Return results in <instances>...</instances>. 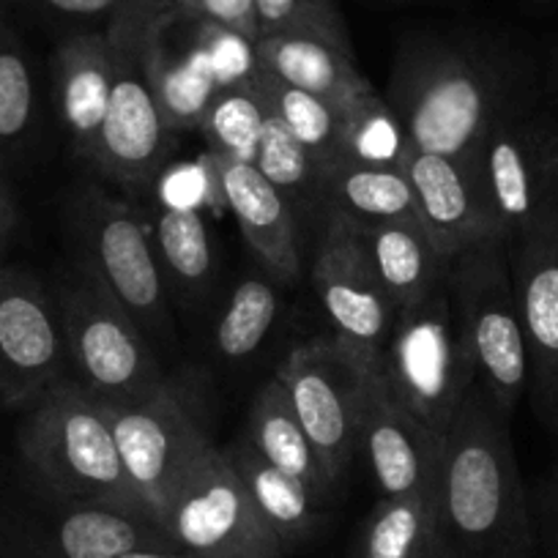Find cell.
I'll list each match as a JSON object with an SVG mask.
<instances>
[{
  "instance_id": "obj_38",
  "label": "cell",
  "mask_w": 558,
  "mask_h": 558,
  "mask_svg": "<svg viewBox=\"0 0 558 558\" xmlns=\"http://www.w3.org/2000/svg\"><path fill=\"white\" fill-rule=\"evenodd\" d=\"M165 7L179 20L219 25L250 41L260 39L255 0H165Z\"/></svg>"
},
{
  "instance_id": "obj_15",
  "label": "cell",
  "mask_w": 558,
  "mask_h": 558,
  "mask_svg": "<svg viewBox=\"0 0 558 558\" xmlns=\"http://www.w3.org/2000/svg\"><path fill=\"white\" fill-rule=\"evenodd\" d=\"M69 375L61 313L34 274L0 266V405L28 408Z\"/></svg>"
},
{
  "instance_id": "obj_26",
  "label": "cell",
  "mask_w": 558,
  "mask_h": 558,
  "mask_svg": "<svg viewBox=\"0 0 558 558\" xmlns=\"http://www.w3.org/2000/svg\"><path fill=\"white\" fill-rule=\"evenodd\" d=\"M353 558H447L436 490L380 498L362 523Z\"/></svg>"
},
{
  "instance_id": "obj_4",
  "label": "cell",
  "mask_w": 558,
  "mask_h": 558,
  "mask_svg": "<svg viewBox=\"0 0 558 558\" xmlns=\"http://www.w3.org/2000/svg\"><path fill=\"white\" fill-rule=\"evenodd\" d=\"M162 9L165 0H123L105 25L116 72L90 165L112 184L132 192L151 190L175 143V132L165 121L143 66V45Z\"/></svg>"
},
{
  "instance_id": "obj_11",
  "label": "cell",
  "mask_w": 558,
  "mask_h": 558,
  "mask_svg": "<svg viewBox=\"0 0 558 558\" xmlns=\"http://www.w3.org/2000/svg\"><path fill=\"white\" fill-rule=\"evenodd\" d=\"M507 252L529 356L525 397L558 447V186L509 235Z\"/></svg>"
},
{
  "instance_id": "obj_34",
  "label": "cell",
  "mask_w": 558,
  "mask_h": 558,
  "mask_svg": "<svg viewBox=\"0 0 558 558\" xmlns=\"http://www.w3.org/2000/svg\"><path fill=\"white\" fill-rule=\"evenodd\" d=\"M263 36L296 34L331 41L353 56L351 31L337 0H255Z\"/></svg>"
},
{
  "instance_id": "obj_14",
  "label": "cell",
  "mask_w": 558,
  "mask_h": 558,
  "mask_svg": "<svg viewBox=\"0 0 558 558\" xmlns=\"http://www.w3.org/2000/svg\"><path fill=\"white\" fill-rule=\"evenodd\" d=\"M313 288L331 335L375 362L395 329L397 307L380 286L359 225L337 211H329L315 252Z\"/></svg>"
},
{
  "instance_id": "obj_1",
  "label": "cell",
  "mask_w": 558,
  "mask_h": 558,
  "mask_svg": "<svg viewBox=\"0 0 558 558\" xmlns=\"http://www.w3.org/2000/svg\"><path fill=\"white\" fill-rule=\"evenodd\" d=\"M509 422L476 380L444 436L436 509L447 558H539Z\"/></svg>"
},
{
  "instance_id": "obj_20",
  "label": "cell",
  "mask_w": 558,
  "mask_h": 558,
  "mask_svg": "<svg viewBox=\"0 0 558 558\" xmlns=\"http://www.w3.org/2000/svg\"><path fill=\"white\" fill-rule=\"evenodd\" d=\"M257 69L299 90L320 96L337 110L375 94L373 83L353 63L351 52L315 36L277 34L255 41Z\"/></svg>"
},
{
  "instance_id": "obj_5",
  "label": "cell",
  "mask_w": 558,
  "mask_h": 558,
  "mask_svg": "<svg viewBox=\"0 0 558 558\" xmlns=\"http://www.w3.org/2000/svg\"><path fill=\"white\" fill-rule=\"evenodd\" d=\"M447 293L476 380L507 416L529 391V356L509 271L507 241L471 246L449 260Z\"/></svg>"
},
{
  "instance_id": "obj_33",
  "label": "cell",
  "mask_w": 558,
  "mask_h": 558,
  "mask_svg": "<svg viewBox=\"0 0 558 558\" xmlns=\"http://www.w3.org/2000/svg\"><path fill=\"white\" fill-rule=\"evenodd\" d=\"M252 165L257 173L277 186L288 203L293 206L296 197H310L313 192H324V173H320L318 162L313 154L293 137L291 129L279 121L271 110L266 116V126H263L260 146H257Z\"/></svg>"
},
{
  "instance_id": "obj_32",
  "label": "cell",
  "mask_w": 558,
  "mask_h": 558,
  "mask_svg": "<svg viewBox=\"0 0 558 558\" xmlns=\"http://www.w3.org/2000/svg\"><path fill=\"white\" fill-rule=\"evenodd\" d=\"M279 313L271 277H246L230 291L214 329V348L228 362H241L263 345Z\"/></svg>"
},
{
  "instance_id": "obj_7",
  "label": "cell",
  "mask_w": 558,
  "mask_h": 558,
  "mask_svg": "<svg viewBox=\"0 0 558 558\" xmlns=\"http://www.w3.org/2000/svg\"><path fill=\"white\" fill-rule=\"evenodd\" d=\"M72 378L105 405L143 400L168 384L146 331L83 271L58 302Z\"/></svg>"
},
{
  "instance_id": "obj_30",
  "label": "cell",
  "mask_w": 558,
  "mask_h": 558,
  "mask_svg": "<svg viewBox=\"0 0 558 558\" xmlns=\"http://www.w3.org/2000/svg\"><path fill=\"white\" fill-rule=\"evenodd\" d=\"M411 148L405 126L384 96L369 94L340 112V162L400 168Z\"/></svg>"
},
{
  "instance_id": "obj_13",
  "label": "cell",
  "mask_w": 558,
  "mask_h": 558,
  "mask_svg": "<svg viewBox=\"0 0 558 558\" xmlns=\"http://www.w3.org/2000/svg\"><path fill=\"white\" fill-rule=\"evenodd\" d=\"M474 165L509 239L558 186V112L534 99L514 105L485 134Z\"/></svg>"
},
{
  "instance_id": "obj_42",
  "label": "cell",
  "mask_w": 558,
  "mask_h": 558,
  "mask_svg": "<svg viewBox=\"0 0 558 558\" xmlns=\"http://www.w3.org/2000/svg\"><path fill=\"white\" fill-rule=\"evenodd\" d=\"M121 558H197V556L181 550V547H143V550L126 553V556Z\"/></svg>"
},
{
  "instance_id": "obj_6",
  "label": "cell",
  "mask_w": 558,
  "mask_h": 558,
  "mask_svg": "<svg viewBox=\"0 0 558 558\" xmlns=\"http://www.w3.org/2000/svg\"><path fill=\"white\" fill-rule=\"evenodd\" d=\"M391 395L444 441L476 384V367L449 304L447 286L397 313L378 356Z\"/></svg>"
},
{
  "instance_id": "obj_40",
  "label": "cell",
  "mask_w": 558,
  "mask_h": 558,
  "mask_svg": "<svg viewBox=\"0 0 558 558\" xmlns=\"http://www.w3.org/2000/svg\"><path fill=\"white\" fill-rule=\"evenodd\" d=\"M542 514H545V529L550 536V545L558 553V469L553 471L550 480L545 482L542 490Z\"/></svg>"
},
{
  "instance_id": "obj_39",
  "label": "cell",
  "mask_w": 558,
  "mask_h": 558,
  "mask_svg": "<svg viewBox=\"0 0 558 558\" xmlns=\"http://www.w3.org/2000/svg\"><path fill=\"white\" fill-rule=\"evenodd\" d=\"M50 12L63 14V17H83V20H94V17H105L110 20L112 14L118 12L123 0H41Z\"/></svg>"
},
{
  "instance_id": "obj_27",
  "label": "cell",
  "mask_w": 558,
  "mask_h": 558,
  "mask_svg": "<svg viewBox=\"0 0 558 558\" xmlns=\"http://www.w3.org/2000/svg\"><path fill=\"white\" fill-rule=\"evenodd\" d=\"M324 195L329 211L356 225L418 222L411 181L402 168L337 162L324 179Z\"/></svg>"
},
{
  "instance_id": "obj_22",
  "label": "cell",
  "mask_w": 558,
  "mask_h": 558,
  "mask_svg": "<svg viewBox=\"0 0 558 558\" xmlns=\"http://www.w3.org/2000/svg\"><path fill=\"white\" fill-rule=\"evenodd\" d=\"M359 230L380 286L389 293L397 313L425 302L430 293L447 286L449 257L438 250L436 241L416 219L359 225Z\"/></svg>"
},
{
  "instance_id": "obj_24",
  "label": "cell",
  "mask_w": 558,
  "mask_h": 558,
  "mask_svg": "<svg viewBox=\"0 0 558 558\" xmlns=\"http://www.w3.org/2000/svg\"><path fill=\"white\" fill-rule=\"evenodd\" d=\"M225 452L255 501L257 512L288 553L318 534L324 523V514L318 512L320 504L310 496L302 482L260 458L246 438L228 444Z\"/></svg>"
},
{
  "instance_id": "obj_37",
  "label": "cell",
  "mask_w": 558,
  "mask_h": 558,
  "mask_svg": "<svg viewBox=\"0 0 558 558\" xmlns=\"http://www.w3.org/2000/svg\"><path fill=\"white\" fill-rule=\"evenodd\" d=\"M190 23V20H186ZM195 36H192V50L203 61L206 72L211 74L214 83L222 88H233V85L250 83L257 72V56L255 41L244 39V36L225 31L219 25L208 23H192Z\"/></svg>"
},
{
  "instance_id": "obj_3",
  "label": "cell",
  "mask_w": 558,
  "mask_h": 558,
  "mask_svg": "<svg viewBox=\"0 0 558 558\" xmlns=\"http://www.w3.org/2000/svg\"><path fill=\"white\" fill-rule=\"evenodd\" d=\"M17 444L31 474L61 501L148 518L129 485L105 402L72 375L25 408Z\"/></svg>"
},
{
  "instance_id": "obj_29",
  "label": "cell",
  "mask_w": 558,
  "mask_h": 558,
  "mask_svg": "<svg viewBox=\"0 0 558 558\" xmlns=\"http://www.w3.org/2000/svg\"><path fill=\"white\" fill-rule=\"evenodd\" d=\"M151 230L162 271L173 279V286L184 296L206 293L214 277V246L206 217L159 208Z\"/></svg>"
},
{
  "instance_id": "obj_23",
  "label": "cell",
  "mask_w": 558,
  "mask_h": 558,
  "mask_svg": "<svg viewBox=\"0 0 558 558\" xmlns=\"http://www.w3.org/2000/svg\"><path fill=\"white\" fill-rule=\"evenodd\" d=\"M168 23L170 12L165 7L159 17L154 20L146 45H143V66H146L154 99H157L170 129L175 134L197 132L208 105L219 94V85L206 72L192 45L175 47L170 41Z\"/></svg>"
},
{
  "instance_id": "obj_36",
  "label": "cell",
  "mask_w": 558,
  "mask_h": 558,
  "mask_svg": "<svg viewBox=\"0 0 558 558\" xmlns=\"http://www.w3.org/2000/svg\"><path fill=\"white\" fill-rule=\"evenodd\" d=\"M34 74L7 25H0V148L17 146L34 121Z\"/></svg>"
},
{
  "instance_id": "obj_10",
  "label": "cell",
  "mask_w": 558,
  "mask_h": 558,
  "mask_svg": "<svg viewBox=\"0 0 558 558\" xmlns=\"http://www.w3.org/2000/svg\"><path fill=\"white\" fill-rule=\"evenodd\" d=\"M369 364L367 356L326 335L293 348L274 373L335 485L359 454V411Z\"/></svg>"
},
{
  "instance_id": "obj_8",
  "label": "cell",
  "mask_w": 558,
  "mask_h": 558,
  "mask_svg": "<svg viewBox=\"0 0 558 558\" xmlns=\"http://www.w3.org/2000/svg\"><path fill=\"white\" fill-rule=\"evenodd\" d=\"M105 408L129 485L143 512L162 529L170 498L192 465L214 447L201 413L170 380L143 400Z\"/></svg>"
},
{
  "instance_id": "obj_16",
  "label": "cell",
  "mask_w": 558,
  "mask_h": 558,
  "mask_svg": "<svg viewBox=\"0 0 558 558\" xmlns=\"http://www.w3.org/2000/svg\"><path fill=\"white\" fill-rule=\"evenodd\" d=\"M444 441L433 436L386 384L378 359L369 364L359 411V454L380 498L433 493Z\"/></svg>"
},
{
  "instance_id": "obj_9",
  "label": "cell",
  "mask_w": 558,
  "mask_h": 558,
  "mask_svg": "<svg viewBox=\"0 0 558 558\" xmlns=\"http://www.w3.org/2000/svg\"><path fill=\"white\" fill-rule=\"evenodd\" d=\"M162 531L175 547L197 558H286L225 447L214 444L195 465L162 518Z\"/></svg>"
},
{
  "instance_id": "obj_41",
  "label": "cell",
  "mask_w": 558,
  "mask_h": 558,
  "mask_svg": "<svg viewBox=\"0 0 558 558\" xmlns=\"http://www.w3.org/2000/svg\"><path fill=\"white\" fill-rule=\"evenodd\" d=\"M14 222H17V214H14L12 195H9L3 179H0V257H3V252H7L9 241H12Z\"/></svg>"
},
{
  "instance_id": "obj_35",
  "label": "cell",
  "mask_w": 558,
  "mask_h": 558,
  "mask_svg": "<svg viewBox=\"0 0 558 558\" xmlns=\"http://www.w3.org/2000/svg\"><path fill=\"white\" fill-rule=\"evenodd\" d=\"M159 208L168 211H197V214H222L228 211L219 184L217 162L211 154L197 159H181L168 162L151 184Z\"/></svg>"
},
{
  "instance_id": "obj_19",
  "label": "cell",
  "mask_w": 558,
  "mask_h": 558,
  "mask_svg": "<svg viewBox=\"0 0 558 558\" xmlns=\"http://www.w3.org/2000/svg\"><path fill=\"white\" fill-rule=\"evenodd\" d=\"M112 72H116V58H112V41L105 31L69 36L52 58L58 116L74 151L85 162L94 159L96 140L105 123Z\"/></svg>"
},
{
  "instance_id": "obj_12",
  "label": "cell",
  "mask_w": 558,
  "mask_h": 558,
  "mask_svg": "<svg viewBox=\"0 0 558 558\" xmlns=\"http://www.w3.org/2000/svg\"><path fill=\"white\" fill-rule=\"evenodd\" d=\"M85 274L99 282L143 331L168 326L165 271L154 246V230L121 197L88 190L77 208Z\"/></svg>"
},
{
  "instance_id": "obj_21",
  "label": "cell",
  "mask_w": 558,
  "mask_h": 558,
  "mask_svg": "<svg viewBox=\"0 0 558 558\" xmlns=\"http://www.w3.org/2000/svg\"><path fill=\"white\" fill-rule=\"evenodd\" d=\"M244 438L255 447L260 458H266L279 471H286L293 480L302 482L315 501H329L337 485L331 482L320 454L315 452L286 386L279 384L274 375L263 380L252 395Z\"/></svg>"
},
{
  "instance_id": "obj_25",
  "label": "cell",
  "mask_w": 558,
  "mask_h": 558,
  "mask_svg": "<svg viewBox=\"0 0 558 558\" xmlns=\"http://www.w3.org/2000/svg\"><path fill=\"white\" fill-rule=\"evenodd\" d=\"M143 547L175 545L154 520L96 504H72L52 531L56 558H121Z\"/></svg>"
},
{
  "instance_id": "obj_2",
  "label": "cell",
  "mask_w": 558,
  "mask_h": 558,
  "mask_svg": "<svg viewBox=\"0 0 558 558\" xmlns=\"http://www.w3.org/2000/svg\"><path fill=\"white\" fill-rule=\"evenodd\" d=\"M531 99L509 58L454 36H408L397 50L386 101L416 151L474 157L493 123Z\"/></svg>"
},
{
  "instance_id": "obj_17",
  "label": "cell",
  "mask_w": 558,
  "mask_h": 558,
  "mask_svg": "<svg viewBox=\"0 0 558 558\" xmlns=\"http://www.w3.org/2000/svg\"><path fill=\"white\" fill-rule=\"evenodd\" d=\"M411 181L418 225L452 260L471 246L507 241L474 157L411 151L400 165Z\"/></svg>"
},
{
  "instance_id": "obj_43",
  "label": "cell",
  "mask_w": 558,
  "mask_h": 558,
  "mask_svg": "<svg viewBox=\"0 0 558 558\" xmlns=\"http://www.w3.org/2000/svg\"><path fill=\"white\" fill-rule=\"evenodd\" d=\"M553 85H556V90H558V56H556V61H553Z\"/></svg>"
},
{
  "instance_id": "obj_18",
  "label": "cell",
  "mask_w": 558,
  "mask_h": 558,
  "mask_svg": "<svg viewBox=\"0 0 558 558\" xmlns=\"http://www.w3.org/2000/svg\"><path fill=\"white\" fill-rule=\"evenodd\" d=\"M214 162H217L225 206L239 222L257 266L274 282L293 286L302 274V246H299L296 219L288 197L268 184L255 165L222 157H214Z\"/></svg>"
},
{
  "instance_id": "obj_31",
  "label": "cell",
  "mask_w": 558,
  "mask_h": 558,
  "mask_svg": "<svg viewBox=\"0 0 558 558\" xmlns=\"http://www.w3.org/2000/svg\"><path fill=\"white\" fill-rule=\"evenodd\" d=\"M266 116V101L250 80V83L219 90L208 105L197 132L206 140L208 154L252 165L257 146H260Z\"/></svg>"
},
{
  "instance_id": "obj_28",
  "label": "cell",
  "mask_w": 558,
  "mask_h": 558,
  "mask_svg": "<svg viewBox=\"0 0 558 558\" xmlns=\"http://www.w3.org/2000/svg\"><path fill=\"white\" fill-rule=\"evenodd\" d=\"M255 88L260 90L263 101L268 110L286 123L293 132V137L313 154L318 162L320 173H329L337 162H340V151H337V137H340V112L335 105H329L320 96L299 90L293 85L282 83L274 74L257 69L252 77Z\"/></svg>"
}]
</instances>
